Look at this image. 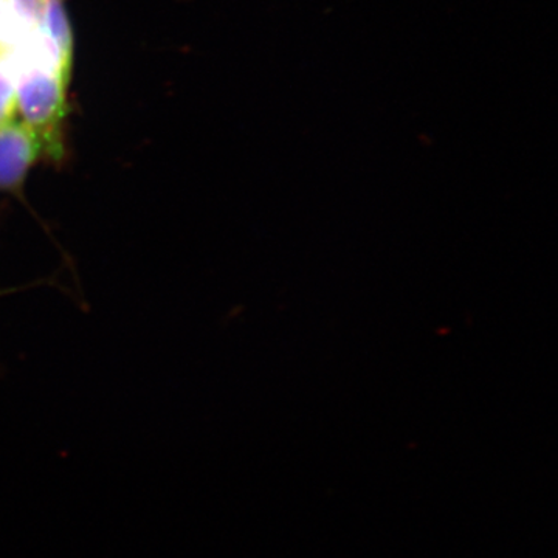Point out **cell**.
Here are the masks:
<instances>
[{
    "label": "cell",
    "mask_w": 558,
    "mask_h": 558,
    "mask_svg": "<svg viewBox=\"0 0 558 558\" xmlns=\"http://www.w3.org/2000/svg\"><path fill=\"white\" fill-rule=\"evenodd\" d=\"M69 81L43 65H25L17 70V110L22 123L38 138L43 159L61 163L65 156V89Z\"/></svg>",
    "instance_id": "obj_1"
},
{
    "label": "cell",
    "mask_w": 558,
    "mask_h": 558,
    "mask_svg": "<svg viewBox=\"0 0 558 558\" xmlns=\"http://www.w3.org/2000/svg\"><path fill=\"white\" fill-rule=\"evenodd\" d=\"M39 159H43V149L27 124L16 120L0 123V194L24 205L33 218L39 220L40 227L50 233L25 194L27 180Z\"/></svg>",
    "instance_id": "obj_2"
},
{
    "label": "cell",
    "mask_w": 558,
    "mask_h": 558,
    "mask_svg": "<svg viewBox=\"0 0 558 558\" xmlns=\"http://www.w3.org/2000/svg\"><path fill=\"white\" fill-rule=\"evenodd\" d=\"M38 27L61 64L72 70L73 36L62 0H47Z\"/></svg>",
    "instance_id": "obj_3"
},
{
    "label": "cell",
    "mask_w": 558,
    "mask_h": 558,
    "mask_svg": "<svg viewBox=\"0 0 558 558\" xmlns=\"http://www.w3.org/2000/svg\"><path fill=\"white\" fill-rule=\"evenodd\" d=\"M17 112V73L10 57H0V123Z\"/></svg>",
    "instance_id": "obj_4"
},
{
    "label": "cell",
    "mask_w": 558,
    "mask_h": 558,
    "mask_svg": "<svg viewBox=\"0 0 558 558\" xmlns=\"http://www.w3.org/2000/svg\"><path fill=\"white\" fill-rule=\"evenodd\" d=\"M7 2H9L13 13L20 17L22 24L35 28L43 20L47 0H7Z\"/></svg>",
    "instance_id": "obj_5"
},
{
    "label": "cell",
    "mask_w": 558,
    "mask_h": 558,
    "mask_svg": "<svg viewBox=\"0 0 558 558\" xmlns=\"http://www.w3.org/2000/svg\"><path fill=\"white\" fill-rule=\"evenodd\" d=\"M0 213H2V209H0ZM27 288H28V286H21V288L0 289V296L10 295V293L21 292V290H25Z\"/></svg>",
    "instance_id": "obj_6"
}]
</instances>
